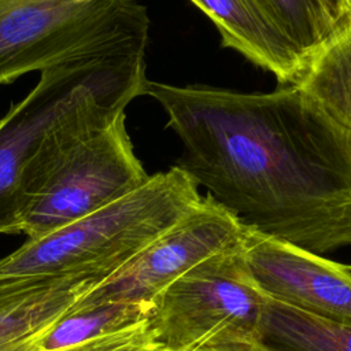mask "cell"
I'll list each match as a JSON object with an SVG mask.
<instances>
[{
  "label": "cell",
  "instance_id": "5bb4252c",
  "mask_svg": "<svg viewBox=\"0 0 351 351\" xmlns=\"http://www.w3.org/2000/svg\"><path fill=\"white\" fill-rule=\"evenodd\" d=\"M152 303L111 302L70 310L41 339L40 351H56L112 335L151 317Z\"/></svg>",
  "mask_w": 351,
  "mask_h": 351
},
{
  "label": "cell",
  "instance_id": "9a60e30c",
  "mask_svg": "<svg viewBox=\"0 0 351 351\" xmlns=\"http://www.w3.org/2000/svg\"><path fill=\"white\" fill-rule=\"evenodd\" d=\"M56 351H169L158 340L149 318L130 328Z\"/></svg>",
  "mask_w": 351,
  "mask_h": 351
},
{
  "label": "cell",
  "instance_id": "2e32d148",
  "mask_svg": "<svg viewBox=\"0 0 351 351\" xmlns=\"http://www.w3.org/2000/svg\"><path fill=\"white\" fill-rule=\"evenodd\" d=\"M193 351H273L259 339H234L219 343L204 344Z\"/></svg>",
  "mask_w": 351,
  "mask_h": 351
},
{
  "label": "cell",
  "instance_id": "ba28073f",
  "mask_svg": "<svg viewBox=\"0 0 351 351\" xmlns=\"http://www.w3.org/2000/svg\"><path fill=\"white\" fill-rule=\"evenodd\" d=\"M247 271L266 296L306 313L351 324V267L245 225Z\"/></svg>",
  "mask_w": 351,
  "mask_h": 351
},
{
  "label": "cell",
  "instance_id": "277c9868",
  "mask_svg": "<svg viewBox=\"0 0 351 351\" xmlns=\"http://www.w3.org/2000/svg\"><path fill=\"white\" fill-rule=\"evenodd\" d=\"M145 52L71 59L40 71L30 93L0 119V234L22 233L21 176L44 141L92 101L144 95Z\"/></svg>",
  "mask_w": 351,
  "mask_h": 351
},
{
  "label": "cell",
  "instance_id": "e0dca14e",
  "mask_svg": "<svg viewBox=\"0 0 351 351\" xmlns=\"http://www.w3.org/2000/svg\"><path fill=\"white\" fill-rule=\"evenodd\" d=\"M350 267H351V265H350Z\"/></svg>",
  "mask_w": 351,
  "mask_h": 351
},
{
  "label": "cell",
  "instance_id": "30bf717a",
  "mask_svg": "<svg viewBox=\"0 0 351 351\" xmlns=\"http://www.w3.org/2000/svg\"><path fill=\"white\" fill-rule=\"evenodd\" d=\"M218 29L222 45L273 73L282 84H296L303 63L259 0H191Z\"/></svg>",
  "mask_w": 351,
  "mask_h": 351
},
{
  "label": "cell",
  "instance_id": "6da1fadb",
  "mask_svg": "<svg viewBox=\"0 0 351 351\" xmlns=\"http://www.w3.org/2000/svg\"><path fill=\"white\" fill-rule=\"evenodd\" d=\"M176 165L254 230L326 256L351 247V141L293 84L267 93L147 80Z\"/></svg>",
  "mask_w": 351,
  "mask_h": 351
},
{
  "label": "cell",
  "instance_id": "8992f818",
  "mask_svg": "<svg viewBox=\"0 0 351 351\" xmlns=\"http://www.w3.org/2000/svg\"><path fill=\"white\" fill-rule=\"evenodd\" d=\"M241 243L197 263L152 300L149 322L166 350L258 339L266 295L247 271Z\"/></svg>",
  "mask_w": 351,
  "mask_h": 351
},
{
  "label": "cell",
  "instance_id": "8fae6325",
  "mask_svg": "<svg viewBox=\"0 0 351 351\" xmlns=\"http://www.w3.org/2000/svg\"><path fill=\"white\" fill-rule=\"evenodd\" d=\"M293 85L351 141V16L306 62Z\"/></svg>",
  "mask_w": 351,
  "mask_h": 351
},
{
  "label": "cell",
  "instance_id": "4fadbf2b",
  "mask_svg": "<svg viewBox=\"0 0 351 351\" xmlns=\"http://www.w3.org/2000/svg\"><path fill=\"white\" fill-rule=\"evenodd\" d=\"M259 3L288 38L303 66L351 16V0H259Z\"/></svg>",
  "mask_w": 351,
  "mask_h": 351
},
{
  "label": "cell",
  "instance_id": "3957f363",
  "mask_svg": "<svg viewBox=\"0 0 351 351\" xmlns=\"http://www.w3.org/2000/svg\"><path fill=\"white\" fill-rule=\"evenodd\" d=\"M197 184L171 166L133 192L0 258V281L29 277L101 281L173 226L199 200Z\"/></svg>",
  "mask_w": 351,
  "mask_h": 351
},
{
  "label": "cell",
  "instance_id": "7c38bea8",
  "mask_svg": "<svg viewBox=\"0 0 351 351\" xmlns=\"http://www.w3.org/2000/svg\"><path fill=\"white\" fill-rule=\"evenodd\" d=\"M258 339L273 351H351V324L265 296Z\"/></svg>",
  "mask_w": 351,
  "mask_h": 351
},
{
  "label": "cell",
  "instance_id": "5b68a950",
  "mask_svg": "<svg viewBox=\"0 0 351 351\" xmlns=\"http://www.w3.org/2000/svg\"><path fill=\"white\" fill-rule=\"evenodd\" d=\"M138 0H0V85L86 56L145 52Z\"/></svg>",
  "mask_w": 351,
  "mask_h": 351
},
{
  "label": "cell",
  "instance_id": "52a82bcc",
  "mask_svg": "<svg viewBox=\"0 0 351 351\" xmlns=\"http://www.w3.org/2000/svg\"><path fill=\"white\" fill-rule=\"evenodd\" d=\"M245 225L211 196L107 278L93 284L71 310L111 302H148L204 259L239 244Z\"/></svg>",
  "mask_w": 351,
  "mask_h": 351
},
{
  "label": "cell",
  "instance_id": "7a4b0ae2",
  "mask_svg": "<svg viewBox=\"0 0 351 351\" xmlns=\"http://www.w3.org/2000/svg\"><path fill=\"white\" fill-rule=\"evenodd\" d=\"M132 100L92 101L56 129L21 176L22 233L40 239L140 188L149 176L125 126Z\"/></svg>",
  "mask_w": 351,
  "mask_h": 351
},
{
  "label": "cell",
  "instance_id": "9c48e42d",
  "mask_svg": "<svg viewBox=\"0 0 351 351\" xmlns=\"http://www.w3.org/2000/svg\"><path fill=\"white\" fill-rule=\"evenodd\" d=\"M96 282L69 277L0 281V351H40L41 339Z\"/></svg>",
  "mask_w": 351,
  "mask_h": 351
}]
</instances>
